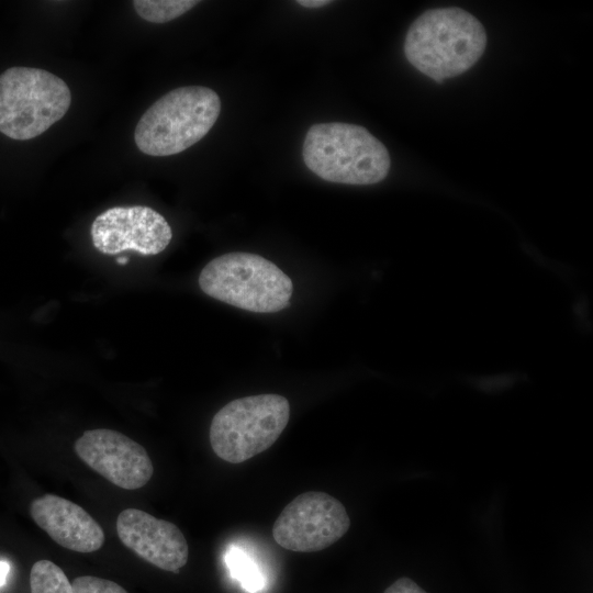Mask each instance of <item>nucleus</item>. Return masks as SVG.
<instances>
[{
	"label": "nucleus",
	"mask_w": 593,
	"mask_h": 593,
	"mask_svg": "<svg viewBox=\"0 0 593 593\" xmlns=\"http://www.w3.org/2000/svg\"><path fill=\"white\" fill-rule=\"evenodd\" d=\"M296 3L304 8L316 9V8H322L324 5L329 4L331 1L328 0H298Z\"/></svg>",
	"instance_id": "f3484780"
},
{
	"label": "nucleus",
	"mask_w": 593,
	"mask_h": 593,
	"mask_svg": "<svg viewBox=\"0 0 593 593\" xmlns=\"http://www.w3.org/2000/svg\"><path fill=\"white\" fill-rule=\"evenodd\" d=\"M485 46L486 34L478 19L460 8H438L411 24L404 54L417 70L441 82L471 68Z\"/></svg>",
	"instance_id": "f257e3e1"
},
{
	"label": "nucleus",
	"mask_w": 593,
	"mask_h": 593,
	"mask_svg": "<svg viewBox=\"0 0 593 593\" xmlns=\"http://www.w3.org/2000/svg\"><path fill=\"white\" fill-rule=\"evenodd\" d=\"M199 286L209 296L255 312L273 313L289 306L291 279L270 260L251 253H227L201 270Z\"/></svg>",
	"instance_id": "20e7f679"
},
{
	"label": "nucleus",
	"mask_w": 593,
	"mask_h": 593,
	"mask_svg": "<svg viewBox=\"0 0 593 593\" xmlns=\"http://www.w3.org/2000/svg\"><path fill=\"white\" fill-rule=\"evenodd\" d=\"M290 417L289 401L279 394L233 400L219 410L209 432L214 454L240 463L267 450L279 438Z\"/></svg>",
	"instance_id": "423d86ee"
},
{
	"label": "nucleus",
	"mask_w": 593,
	"mask_h": 593,
	"mask_svg": "<svg viewBox=\"0 0 593 593\" xmlns=\"http://www.w3.org/2000/svg\"><path fill=\"white\" fill-rule=\"evenodd\" d=\"M171 237V227L166 219L144 205L110 208L91 225L93 246L107 255L125 250L157 255L167 248Z\"/></svg>",
	"instance_id": "6e6552de"
},
{
	"label": "nucleus",
	"mask_w": 593,
	"mask_h": 593,
	"mask_svg": "<svg viewBox=\"0 0 593 593\" xmlns=\"http://www.w3.org/2000/svg\"><path fill=\"white\" fill-rule=\"evenodd\" d=\"M220 112L214 90L203 86L174 89L144 112L135 127V144L149 156L179 154L209 133Z\"/></svg>",
	"instance_id": "7ed1b4c3"
},
{
	"label": "nucleus",
	"mask_w": 593,
	"mask_h": 593,
	"mask_svg": "<svg viewBox=\"0 0 593 593\" xmlns=\"http://www.w3.org/2000/svg\"><path fill=\"white\" fill-rule=\"evenodd\" d=\"M136 13L148 22L165 23L175 20L195 7V0H134Z\"/></svg>",
	"instance_id": "ddd939ff"
},
{
	"label": "nucleus",
	"mask_w": 593,
	"mask_h": 593,
	"mask_svg": "<svg viewBox=\"0 0 593 593\" xmlns=\"http://www.w3.org/2000/svg\"><path fill=\"white\" fill-rule=\"evenodd\" d=\"M75 451L91 469L125 490L143 488L154 473L145 448L113 429L86 430L76 440Z\"/></svg>",
	"instance_id": "1a4fd4ad"
},
{
	"label": "nucleus",
	"mask_w": 593,
	"mask_h": 593,
	"mask_svg": "<svg viewBox=\"0 0 593 593\" xmlns=\"http://www.w3.org/2000/svg\"><path fill=\"white\" fill-rule=\"evenodd\" d=\"M302 155L317 177L345 184L378 183L391 166L388 149L376 136L360 125L343 122L312 125Z\"/></svg>",
	"instance_id": "f03ea898"
},
{
	"label": "nucleus",
	"mask_w": 593,
	"mask_h": 593,
	"mask_svg": "<svg viewBox=\"0 0 593 593\" xmlns=\"http://www.w3.org/2000/svg\"><path fill=\"white\" fill-rule=\"evenodd\" d=\"M122 544L157 568L178 573L186 566L189 546L174 523L138 508H125L116 518Z\"/></svg>",
	"instance_id": "9d476101"
},
{
	"label": "nucleus",
	"mask_w": 593,
	"mask_h": 593,
	"mask_svg": "<svg viewBox=\"0 0 593 593\" xmlns=\"http://www.w3.org/2000/svg\"><path fill=\"white\" fill-rule=\"evenodd\" d=\"M33 521L59 546L76 552H93L104 542L99 523L78 504L55 494H44L30 506Z\"/></svg>",
	"instance_id": "9b49d317"
},
{
	"label": "nucleus",
	"mask_w": 593,
	"mask_h": 593,
	"mask_svg": "<svg viewBox=\"0 0 593 593\" xmlns=\"http://www.w3.org/2000/svg\"><path fill=\"white\" fill-rule=\"evenodd\" d=\"M74 593H127V591L114 581L93 577L82 575L74 579Z\"/></svg>",
	"instance_id": "2eb2a0df"
},
{
	"label": "nucleus",
	"mask_w": 593,
	"mask_h": 593,
	"mask_svg": "<svg viewBox=\"0 0 593 593\" xmlns=\"http://www.w3.org/2000/svg\"><path fill=\"white\" fill-rule=\"evenodd\" d=\"M384 593H427L413 580L409 578H400L395 580L390 586H388Z\"/></svg>",
	"instance_id": "dca6fc26"
},
{
	"label": "nucleus",
	"mask_w": 593,
	"mask_h": 593,
	"mask_svg": "<svg viewBox=\"0 0 593 593\" xmlns=\"http://www.w3.org/2000/svg\"><path fill=\"white\" fill-rule=\"evenodd\" d=\"M350 518L337 499L320 491L294 497L272 526V537L282 548L295 552L323 550L349 529Z\"/></svg>",
	"instance_id": "0eeeda50"
},
{
	"label": "nucleus",
	"mask_w": 593,
	"mask_h": 593,
	"mask_svg": "<svg viewBox=\"0 0 593 593\" xmlns=\"http://www.w3.org/2000/svg\"><path fill=\"white\" fill-rule=\"evenodd\" d=\"M227 563L234 574L248 591L258 590L261 585V577L254 563L238 551H232L227 557Z\"/></svg>",
	"instance_id": "4468645a"
},
{
	"label": "nucleus",
	"mask_w": 593,
	"mask_h": 593,
	"mask_svg": "<svg viewBox=\"0 0 593 593\" xmlns=\"http://www.w3.org/2000/svg\"><path fill=\"white\" fill-rule=\"evenodd\" d=\"M126 261H127L126 257H121V258L118 259L119 264H125Z\"/></svg>",
	"instance_id": "6ab92c4d"
},
{
	"label": "nucleus",
	"mask_w": 593,
	"mask_h": 593,
	"mask_svg": "<svg viewBox=\"0 0 593 593\" xmlns=\"http://www.w3.org/2000/svg\"><path fill=\"white\" fill-rule=\"evenodd\" d=\"M31 593H74L65 572L53 561L38 560L30 572Z\"/></svg>",
	"instance_id": "f8f14e48"
},
{
	"label": "nucleus",
	"mask_w": 593,
	"mask_h": 593,
	"mask_svg": "<svg viewBox=\"0 0 593 593\" xmlns=\"http://www.w3.org/2000/svg\"><path fill=\"white\" fill-rule=\"evenodd\" d=\"M71 93L56 75L14 66L0 75V132L16 141L34 138L68 111Z\"/></svg>",
	"instance_id": "39448f33"
},
{
	"label": "nucleus",
	"mask_w": 593,
	"mask_h": 593,
	"mask_svg": "<svg viewBox=\"0 0 593 593\" xmlns=\"http://www.w3.org/2000/svg\"><path fill=\"white\" fill-rule=\"evenodd\" d=\"M9 571L10 564L7 561L0 560V586L5 583Z\"/></svg>",
	"instance_id": "a211bd4d"
}]
</instances>
